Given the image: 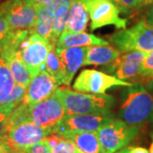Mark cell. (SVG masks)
<instances>
[{"instance_id":"6da1fadb","label":"cell","mask_w":153,"mask_h":153,"mask_svg":"<svg viewBox=\"0 0 153 153\" xmlns=\"http://www.w3.org/2000/svg\"><path fill=\"white\" fill-rule=\"evenodd\" d=\"M65 116V107L59 97L54 93L49 98L32 105L22 101L11 112L9 120V129L20 123H33L54 131V128Z\"/></svg>"},{"instance_id":"7a4b0ae2","label":"cell","mask_w":153,"mask_h":153,"mask_svg":"<svg viewBox=\"0 0 153 153\" xmlns=\"http://www.w3.org/2000/svg\"><path fill=\"white\" fill-rule=\"evenodd\" d=\"M118 117L128 125L140 128L153 122V94L142 82L133 83L123 89Z\"/></svg>"},{"instance_id":"3957f363","label":"cell","mask_w":153,"mask_h":153,"mask_svg":"<svg viewBox=\"0 0 153 153\" xmlns=\"http://www.w3.org/2000/svg\"><path fill=\"white\" fill-rule=\"evenodd\" d=\"M65 107L66 115L106 114L111 113L115 99L110 94H88L74 91L67 87H60L55 90Z\"/></svg>"},{"instance_id":"277c9868","label":"cell","mask_w":153,"mask_h":153,"mask_svg":"<svg viewBox=\"0 0 153 153\" xmlns=\"http://www.w3.org/2000/svg\"><path fill=\"white\" fill-rule=\"evenodd\" d=\"M109 40L119 52L153 51V26L142 19L128 29H122L109 36Z\"/></svg>"},{"instance_id":"5b68a950","label":"cell","mask_w":153,"mask_h":153,"mask_svg":"<svg viewBox=\"0 0 153 153\" xmlns=\"http://www.w3.org/2000/svg\"><path fill=\"white\" fill-rule=\"evenodd\" d=\"M140 128L113 118L100 128L96 134L105 153H115L131 142L138 135Z\"/></svg>"},{"instance_id":"8992f818","label":"cell","mask_w":153,"mask_h":153,"mask_svg":"<svg viewBox=\"0 0 153 153\" xmlns=\"http://www.w3.org/2000/svg\"><path fill=\"white\" fill-rule=\"evenodd\" d=\"M54 47L49 40L29 31L27 37L20 44L19 52L32 78L45 69V60Z\"/></svg>"},{"instance_id":"52a82bcc","label":"cell","mask_w":153,"mask_h":153,"mask_svg":"<svg viewBox=\"0 0 153 153\" xmlns=\"http://www.w3.org/2000/svg\"><path fill=\"white\" fill-rule=\"evenodd\" d=\"M50 128H45L33 123H23L11 127L6 134L5 141L13 153H22L34 145L41 142L52 134Z\"/></svg>"},{"instance_id":"ba28073f","label":"cell","mask_w":153,"mask_h":153,"mask_svg":"<svg viewBox=\"0 0 153 153\" xmlns=\"http://www.w3.org/2000/svg\"><path fill=\"white\" fill-rule=\"evenodd\" d=\"M113 118L112 113L66 115L54 128L53 134L65 137L77 133L96 132Z\"/></svg>"},{"instance_id":"9c48e42d","label":"cell","mask_w":153,"mask_h":153,"mask_svg":"<svg viewBox=\"0 0 153 153\" xmlns=\"http://www.w3.org/2000/svg\"><path fill=\"white\" fill-rule=\"evenodd\" d=\"M132 84L133 82H127L103 71L87 69L79 73L72 88L74 90L79 92L103 94L111 88L116 86L128 87Z\"/></svg>"},{"instance_id":"30bf717a","label":"cell","mask_w":153,"mask_h":153,"mask_svg":"<svg viewBox=\"0 0 153 153\" xmlns=\"http://www.w3.org/2000/svg\"><path fill=\"white\" fill-rule=\"evenodd\" d=\"M88 10L92 31L109 25H113L118 29H126L128 19L121 18L120 10L111 0H89Z\"/></svg>"},{"instance_id":"8fae6325","label":"cell","mask_w":153,"mask_h":153,"mask_svg":"<svg viewBox=\"0 0 153 153\" xmlns=\"http://www.w3.org/2000/svg\"><path fill=\"white\" fill-rule=\"evenodd\" d=\"M0 12L12 30L30 29L37 20L36 6L24 0H7L0 5Z\"/></svg>"},{"instance_id":"7c38bea8","label":"cell","mask_w":153,"mask_h":153,"mask_svg":"<svg viewBox=\"0 0 153 153\" xmlns=\"http://www.w3.org/2000/svg\"><path fill=\"white\" fill-rule=\"evenodd\" d=\"M147 53L140 51L122 52L119 57L105 66L107 72L121 80H128L140 76V67Z\"/></svg>"},{"instance_id":"4fadbf2b","label":"cell","mask_w":153,"mask_h":153,"mask_svg":"<svg viewBox=\"0 0 153 153\" xmlns=\"http://www.w3.org/2000/svg\"><path fill=\"white\" fill-rule=\"evenodd\" d=\"M58 82L47 71H41L32 78L23 101L32 105L50 97L58 88Z\"/></svg>"},{"instance_id":"5bb4252c","label":"cell","mask_w":153,"mask_h":153,"mask_svg":"<svg viewBox=\"0 0 153 153\" xmlns=\"http://www.w3.org/2000/svg\"><path fill=\"white\" fill-rule=\"evenodd\" d=\"M57 55L64 66L63 85L69 86L76 71L82 66L87 47H71L66 49H55Z\"/></svg>"},{"instance_id":"9a60e30c","label":"cell","mask_w":153,"mask_h":153,"mask_svg":"<svg viewBox=\"0 0 153 153\" xmlns=\"http://www.w3.org/2000/svg\"><path fill=\"white\" fill-rule=\"evenodd\" d=\"M96 45H109V42L105 41L90 33H67L64 32L58 38L55 49H66L71 47H89Z\"/></svg>"},{"instance_id":"2e32d148","label":"cell","mask_w":153,"mask_h":153,"mask_svg":"<svg viewBox=\"0 0 153 153\" xmlns=\"http://www.w3.org/2000/svg\"><path fill=\"white\" fill-rule=\"evenodd\" d=\"M89 0H72L65 32L82 33L86 30L89 19L88 4Z\"/></svg>"},{"instance_id":"e0dca14e","label":"cell","mask_w":153,"mask_h":153,"mask_svg":"<svg viewBox=\"0 0 153 153\" xmlns=\"http://www.w3.org/2000/svg\"><path fill=\"white\" fill-rule=\"evenodd\" d=\"M120 52L110 45L87 47L82 66H107L117 60Z\"/></svg>"},{"instance_id":"ac0fdd59","label":"cell","mask_w":153,"mask_h":153,"mask_svg":"<svg viewBox=\"0 0 153 153\" xmlns=\"http://www.w3.org/2000/svg\"><path fill=\"white\" fill-rule=\"evenodd\" d=\"M0 56L3 57L6 61L16 84H22L27 87L32 80V76L30 75L27 67L22 60L19 50L10 52Z\"/></svg>"},{"instance_id":"d6986e66","label":"cell","mask_w":153,"mask_h":153,"mask_svg":"<svg viewBox=\"0 0 153 153\" xmlns=\"http://www.w3.org/2000/svg\"><path fill=\"white\" fill-rule=\"evenodd\" d=\"M71 140L81 153H105L96 132H83L63 137Z\"/></svg>"},{"instance_id":"ffe728a7","label":"cell","mask_w":153,"mask_h":153,"mask_svg":"<svg viewBox=\"0 0 153 153\" xmlns=\"http://www.w3.org/2000/svg\"><path fill=\"white\" fill-rule=\"evenodd\" d=\"M37 20L33 26L29 29L31 33H36L44 39L50 40L53 32V20L52 16L48 11L45 10L44 5L37 6Z\"/></svg>"},{"instance_id":"44dd1931","label":"cell","mask_w":153,"mask_h":153,"mask_svg":"<svg viewBox=\"0 0 153 153\" xmlns=\"http://www.w3.org/2000/svg\"><path fill=\"white\" fill-rule=\"evenodd\" d=\"M16 85L10 70L3 57L0 56V105L2 104Z\"/></svg>"},{"instance_id":"7402d4cb","label":"cell","mask_w":153,"mask_h":153,"mask_svg":"<svg viewBox=\"0 0 153 153\" xmlns=\"http://www.w3.org/2000/svg\"><path fill=\"white\" fill-rule=\"evenodd\" d=\"M69 8L70 6H60L55 12L53 20V32L49 40V43L55 47L58 38L62 33L65 32L66 23L69 16Z\"/></svg>"},{"instance_id":"603a6c76","label":"cell","mask_w":153,"mask_h":153,"mask_svg":"<svg viewBox=\"0 0 153 153\" xmlns=\"http://www.w3.org/2000/svg\"><path fill=\"white\" fill-rule=\"evenodd\" d=\"M45 70L49 72L58 82L59 85L63 83L64 78V66L63 63L55 51V47L49 51L47 59L45 60Z\"/></svg>"},{"instance_id":"cb8c5ba5","label":"cell","mask_w":153,"mask_h":153,"mask_svg":"<svg viewBox=\"0 0 153 153\" xmlns=\"http://www.w3.org/2000/svg\"><path fill=\"white\" fill-rule=\"evenodd\" d=\"M27 87L22 84H16L8 98L0 105V112L11 113L24 100Z\"/></svg>"},{"instance_id":"d4e9b609","label":"cell","mask_w":153,"mask_h":153,"mask_svg":"<svg viewBox=\"0 0 153 153\" xmlns=\"http://www.w3.org/2000/svg\"><path fill=\"white\" fill-rule=\"evenodd\" d=\"M50 152L51 153H81L73 141L65 138L50 148Z\"/></svg>"},{"instance_id":"484cf974","label":"cell","mask_w":153,"mask_h":153,"mask_svg":"<svg viewBox=\"0 0 153 153\" xmlns=\"http://www.w3.org/2000/svg\"><path fill=\"white\" fill-rule=\"evenodd\" d=\"M13 33L14 30L11 29L5 17L0 12V48H2L10 39Z\"/></svg>"},{"instance_id":"4316f807","label":"cell","mask_w":153,"mask_h":153,"mask_svg":"<svg viewBox=\"0 0 153 153\" xmlns=\"http://www.w3.org/2000/svg\"><path fill=\"white\" fill-rule=\"evenodd\" d=\"M120 10L121 13L128 14L131 11L139 10L140 0H111Z\"/></svg>"},{"instance_id":"83f0119b","label":"cell","mask_w":153,"mask_h":153,"mask_svg":"<svg viewBox=\"0 0 153 153\" xmlns=\"http://www.w3.org/2000/svg\"><path fill=\"white\" fill-rule=\"evenodd\" d=\"M153 75V51L147 53L146 58L143 61L140 71V77L142 79L146 76Z\"/></svg>"},{"instance_id":"f1b7e54d","label":"cell","mask_w":153,"mask_h":153,"mask_svg":"<svg viewBox=\"0 0 153 153\" xmlns=\"http://www.w3.org/2000/svg\"><path fill=\"white\" fill-rule=\"evenodd\" d=\"M71 1H72V0H50L49 3H47V4L44 5V8H45V10L48 11L52 16H55V10H56L60 6H70L71 5Z\"/></svg>"},{"instance_id":"f546056e","label":"cell","mask_w":153,"mask_h":153,"mask_svg":"<svg viewBox=\"0 0 153 153\" xmlns=\"http://www.w3.org/2000/svg\"><path fill=\"white\" fill-rule=\"evenodd\" d=\"M11 113L0 112V140L4 139L9 131V120Z\"/></svg>"},{"instance_id":"4dcf8cb0","label":"cell","mask_w":153,"mask_h":153,"mask_svg":"<svg viewBox=\"0 0 153 153\" xmlns=\"http://www.w3.org/2000/svg\"><path fill=\"white\" fill-rule=\"evenodd\" d=\"M142 83H144L145 87L153 94V76H146L145 78H142Z\"/></svg>"},{"instance_id":"1f68e13d","label":"cell","mask_w":153,"mask_h":153,"mask_svg":"<svg viewBox=\"0 0 153 153\" xmlns=\"http://www.w3.org/2000/svg\"><path fill=\"white\" fill-rule=\"evenodd\" d=\"M144 20L147 24L151 25V26H153V4L150 6L149 10L146 13Z\"/></svg>"},{"instance_id":"d6a6232c","label":"cell","mask_w":153,"mask_h":153,"mask_svg":"<svg viewBox=\"0 0 153 153\" xmlns=\"http://www.w3.org/2000/svg\"><path fill=\"white\" fill-rule=\"evenodd\" d=\"M0 153H13L10 146L8 145L4 139L0 140Z\"/></svg>"},{"instance_id":"836d02e7","label":"cell","mask_w":153,"mask_h":153,"mask_svg":"<svg viewBox=\"0 0 153 153\" xmlns=\"http://www.w3.org/2000/svg\"><path fill=\"white\" fill-rule=\"evenodd\" d=\"M130 153H150L146 148L141 146H131L128 147Z\"/></svg>"},{"instance_id":"e575fe53","label":"cell","mask_w":153,"mask_h":153,"mask_svg":"<svg viewBox=\"0 0 153 153\" xmlns=\"http://www.w3.org/2000/svg\"><path fill=\"white\" fill-rule=\"evenodd\" d=\"M24 1L37 7V6L40 5H45L47 3H49L50 0H24Z\"/></svg>"},{"instance_id":"d590c367","label":"cell","mask_w":153,"mask_h":153,"mask_svg":"<svg viewBox=\"0 0 153 153\" xmlns=\"http://www.w3.org/2000/svg\"><path fill=\"white\" fill-rule=\"evenodd\" d=\"M153 4V0H140L139 3V10L143 8H146L148 6H151Z\"/></svg>"},{"instance_id":"8d00e7d4","label":"cell","mask_w":153,"mask_h":153,"mask_svg":"<svg viewBox=\"0 0 153 153\" xmlns=\"http://www.w3.org/2000/svg\"><path fill=\"white\" fill-rule=\"evenodd\" d=\"M115 153H130V152H129L128 147H126V148H122V149H120L119 151L116 152Z\"/></svg>"},{"instance_id":"74e56055","label":"cell","mask_w":153,"mask_h":153,"mask_svg":"<svg viewBox=\"0 0 153 153\" xmlns=\"http://www.w3.org/2000/svg\"><path fill=\"white\" fill-rule=\"evenodd\" d=\"M151 137H152V141L151 146H150V150H149V152L153 153V132L152 133V134H151Z\"/></svg>"},{"instance_id":"f35d334b","label":"cell","mask_w":153,"mask_h":153,"mask_svg":"<svg viewBox=\"0 0 153 153\" xmlns=\"http://www.w3.org/2000/svg\"><path fill=\"white\" fill-rule=\"evenodd\" d=\"M152 76H153V75H152Z\"/></svg>"}]
</instances>
